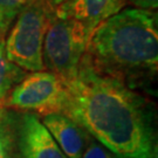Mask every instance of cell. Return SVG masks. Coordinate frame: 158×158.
<instances>
[{
    "label": "cell",
    "mask_w": 158,
    "mask_h": 158,
    "mask_svg": "<svg viewBox=\"0 0 158 158\" xmlns=\"http://www.w3.org/2000/svg\"><path fill=\"white\" fill-rule=\"evenodd\" d=\"M63 98L64 83L61 79L51 72L40 70L25 75L12 89L5 104L17 110L45 116L61 113Z\"/></svg>",
    "instance_id": "cell-5"
},
{
    "label": "cell",
    "mask_w": 158,
    "mask_h": 158,
    "mask_svg": "<svg viewBox=\"0 0 158 158\" xmlns=\"http://www.w3.org/2000/svg\"><path fill=\"white\" fill-rule=\"evenodd\" d=\"M148 101L100 72L83 55L76 76L64 83L61 113L122 158H155L156 141Z\"/></svg>",
    "instance_id": "cell-1"
},
{
    "label": "cell",
    "mask_w": 158,
    "mask_h": 158,
    "mask_svg": "<svg viewBox=\"0 0 158 158\" xmlns=\"http://www.w3.org/2000/svg\"><path fill=\"white\" fill-rule=\"evenodd\" d=\"M49 1H51V4L54 6V7H56L57 5H60L61 2H63L64 0H49Z\"/></svg>",
    "instance_id": "cell-15"
},
{
    "label": "cell",
    "mask_w": 158,
    "mask_h": 158,
    "mask_svg": "<svg viewBox=\"0 0 158 158\" xmlns=\"http://www.w3.org/2000/svg\"><path fill=\"white\" fill-rule=\"evenodd\" d=\"M90 34L81 23L54 14L44 41V63L63 83L73 80L79 72L87 51Z\"/></svg>",
    "instance_id": "cell-4"
},
{
    "label": "cell",
    "mask_w": 158,
    "mask_h": 158,
    "mask_svg": "<svg viewBox=\"0 0 158 158\" xmlns=\"http://www.w3.org/2000/svg\"><path fill=\"white\" fill-rule=\"evenodd\" d=\"M25 75V70L8 60L5 49V38L0 36V106H4L12 89Z\"/></svg>",
    "instance_id": "cell-9"
},
{
    "label": "cell",
    "mask_w": 158,
    "mask_h": 158,
    "mask_svg": "<svg viewBox=\"0 0 158 158\" xmlns=\"http://www.w3.org/2000/svg\"><path fill=\"white\" fill-rule=\"evenodd\" d=\"M0 158H15L14 121L2 107H0Z\"/></svg>",
    "instance_id": "cell-10"
},
{
    "label": "cell",
    "mask_w": 158,
    "mask_h": 158,
    "mask_svg": "<svg viewBox=\"0 0 158 158\" xmlns=\"http://www.w3.org/2000/svg\"><path fill=\"white\" fill-rule=\"evenodd\" d=\"M31 1L33 0H0V12L13 20Z\"/></svg>",
    "instance_id": "cell-12"
},
{
    "label": "cell",
    "mask_w": 158,
    "mask_h": 158,
    "mask_svg": "<svg viewBox=\"0 0 158 158\" xmlns=\"http://www.w3.org/2000/svg\"><path fill=\"white\" fill-rule=\"evenodd\" d=\"M12 23V19L7 18L4 14L0 12V36H5L6 32L8 31V27Z\"/></svg>",
    "instance_id": "cell-14"
},
{
    "label": "cell",
    "mask_w": 158,
    "mask_h": 158,
    "mask_svg": "<svg viewBox=\"0 0 158 158\" xmlns=\"http://www.w3.org/2000/svg\"><path fill=\"white\" fill-rule=\"evenodd\" d=\"M41 122L67 158H81L91 138L83 128L62 113L45 115Z\"/></svg>",
    "instance_id": "cell-8"
},
{
    "label": "cell",
    "mask_w": 158,
    "mask_h": 158,
    "mask_svg": "<svg viewBox=\"0 0 158 158\" xmlns=\"http://www.w3.org/2000/svg\"><path fill=\"white\" fill-rule=\"evenodd\" d=\"M127 0H64L55 7V15L81 23L90 34L110 17L123 10Z\"/></svg>",
    "instance_id": "cell-7"
},
{
    "label": "cell",
    "mask_w": 158,
    "mask_h": 158,
    "mask_svg": "<svg viewBox=\"0 0 158 158\" xmlns=\"http://www.w3.org/2000/svg\"><path fill=\"white\" fill-rule=\"evenodd\" d=\"M55 7L49 0H33L19 12L5 41L6 55L26 72L45 70L44 41Z\"/></svg>",
    "instance_id": "cell-3"
},
{
    "label": "cell",
    "mask_w": 158,
    "mask_h": 158,
    "mask_svg": "<svg viewBox=\"0 0 158 158\" xmlns=\"http://www.w3.org/2000/svg\"><path fill=\"white\" fill-rule=\"evenodd\" d=\"M0 107H2V106H0Z\"/></svg>",
    "instance_id": "cell-16"
},
{
    "label": "cell",
    "mask_w": 158,
    "mask_h": 158,
    "mask_svg": "<svg viewBox=\"0 0 158 158\" xmlns=\"http://www.w3.org/2000/svg\"><path fill=\"white\" fill-rule=\"evenodd\" d=\"M85 55L100 72L135 88L158 70L157 13L122 10L91 33Z\"/></svg>",
    "instance_id": "cell-2"
},
{
    "label": "cell",
    "mask_w": 158,
    "mask_h": 158,
    "mask_svg": "<svg viewBox=\"0 0 158 158\" xmlns=\"http://www.w3.org/2000/svg\"><path fill=\"white\" fill-rule=\"evenodd\" d=\"M18 135L23 158H67L36 114H23Z\"/></svg>",
    "instance_id": "cell-6"
},
{
    "label": "cell",
    "mask_w": 158,
    "mask_h": 158,
    "mask_svg": "<svg viewBox=\"0 0 158 158\" xmlns=\"http://www.w3.org/2000/svg\"><path fill=\"white\" fill-rule=\"evenodd\" d=\"M81 158H122L117 156L116 153L110 151L109 149L103 147L101 143L95 141L93 137L88 143L87 148L82 153Z\"/></svg>",
    "instance_id": "cell-11"
},
{
    "label": "cell",
    "mask_w": 158,
    "mask_h": 158,
    "mask_svg": "<svg viewBox=\"0 0 158 158\" xmlns=\"http://www.w3.org/2000/svg\"><path fill=\"white\" fill-rule=\"evenodd\" d=\"M127 4L137 10L156 12L158 7V0H127Z\"/></svg>",
    "instance_id": "cell-13"
}]
</instances>
